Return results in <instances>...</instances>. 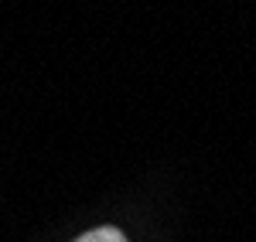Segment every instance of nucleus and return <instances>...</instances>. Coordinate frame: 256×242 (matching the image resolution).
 Wrapping results in <instances>:
<instances>
[{"label":"nucleus","mask_w":256,"mask_h":242,"mask_svg":"<svg viewBox=\"0 0 256 242\" xmlns=\"http://www.w3.org/2000/svg\"><path fill=\"white\" fill-rule=\"evenodd\" d=\"M76 242H126V236L113 229V225H102V229H89L86 236H79Z\"/></svg>","instance_id":"nucleus-1"}]
</instances>
